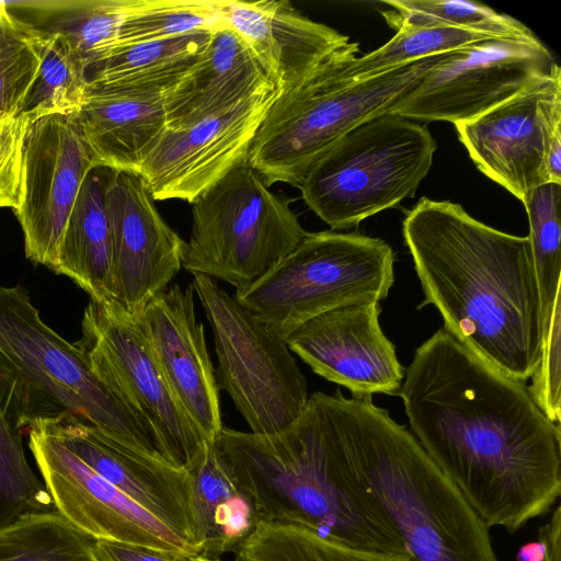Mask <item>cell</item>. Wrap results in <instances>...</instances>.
<instances>
[{
	"label": "cell",
	"instance_id": "obj_40",
	"mask_svg": "<svg viewBox=\"0 0 561 561\" xmlns=\"http://www.w3.org/2000/svg\"><path fill=\"white\" fill-rule=\"evenodd\" d=\"M538 535L545 541V553L540 561H561V507L558 505L551 518L540 527Z\"/></svg>",
	"mask_w": 561,
	"mask_h": 561
},
{
	"label": "cell",
	"instance_id": "obj_30",
	"mask_svg": "<svg viewBox=\"0 0 561 561\" xmlns=\"http://www.w3.org/2000/svg\"><path fill=\"white\" fill-rule=\"evenodd\" d=\"M93 542L54 510L0 529V561H100Z\"/></svg>",
	"mask_w": 561,
	"mask_h": 561
},
{
	"label": "cell",
	"instance_id": "obj_26",
	"mask_svg": "<svg viewBox=\"0 0 561 561\" xmlns=\"http://www.w3.org/2000/svg\"><path fill=\"white\" fill-rule=\"evenodd\" d=\"M211 33L199 31L107 51L87 65L88 89L163 92L195 62Z\"/></svg>",
	"mask_w": 561,
	"mask_h": 561
},
{
	"label": "cell",
	"instance_id": "obj_2",
	"mask_svg": "<svg viewBox=\"0 0 561 561\" xmlns=\"http://www.w3.org/2000/svg\"><path fill=\"white\" fill-rule=\"evenodd\" d=\"M403 238L424 291L460 344L507 377L535 373L545 331L528 236L471 217L460 204L422 197Z\"/></svg>",
	"mask_w": 561,
	"mask_h": 561
},
{
	"label": "cell",
	"instance_id": "obj_8",
	"mask_svg": "<svg viewBox=\"0 0 561 561\" xmlns=\"http://www.w3.org/2000/svg\"><path fill=\"white\" fill-rule=\"evenodd\" d=\"M394 282V254L381 239L356 232H307L270 272L234 298L286 339L332 309L380 302Z\"/></svg>",
	"mask_w": 561,
	"mask_h": 561
},
{
	"label": "cell",
	"instance_id": "obj_33",
	"mask_svg": "<svg viewBox=\"0 0 561 561\" xmlns=\"http://www.w3.org/2000/svg\"><path fill=\"white\" fill-rule=\"evenodd\" d=\"M45 37V30L0 2V122L20 114L41 67Z\"/></svg>",
	"mask_w": 561,
	"mask_h": 561
},
{
	"label": "cell",
	"instance_id": "obj_23",
	"mask_svg": "<svg viewBox=\"0 0 561 561\" xmlns=\"http://www.w3.org/2000/svg\"><path fill=\"white\" fill-rule=\"evenodd\" d=\"M78 124L93 168L139 174L167 127L162 92L88 89Z\"/></svg>",
	"mask_w": 561,
	"mask_h": 561
},
{
	"label": "cell",
	"instance_id": "obj_11",
	"mask_svg": "<svg viewBox=\"0 0 561 561\" xmlns=\"http://www.w3.org/2000/svg\"><path fill=\"white\" fill-rule=\"evenodd\" d=\"M80 348L94 374L147 425L162 458L187 470L208 443L173 397L137 319L90 299Z\"/></svg>",
	"mask_w": 561,
	"mask_h": 561
},
{
	"label": "cell",
	"instance_id": "obj_10",
	"mask_svg": "<svg viewBox=\"0 0 561 561\" xmlns=\"http://www.w3.org/2000/svg\"><path fill=\"white\" fill-rule=\"evenodd\" d=\"M192 285L211 328L218 389L229 394L251 433L287 428L304 412L309 394L285 340L215 279L193 274Z\"/></svg>",
	"mask_w": 561,
	"mask_h": 561
},
{
	"label": "cell",
	"instance_id": "obj_25",
	"mask_svg": "<svg viewBox=\"0 0 561 561\" xmlns=\"http://www.w3.org/2000/svg\"><path fill=\"white\" fill-rule=\"evenodd\" d=\"M186 471L191 477L198 554L219 559L234 551L259 523L253 501L215 443L206 445Z\"/></svg>",
	"mask_w": 561,
	"mask_h": 561
},
{
	"label": "cell",
	"instance_id": "obj_17",
	"mask_svg": "<svg viewBox=\"0 0 561 561\" xmlns=\"http://www.w3.org/2000/svg\"><path fill=\"white\" fill-rule=\"evenodd\" d=\"M105 204L114 301L138 317L183 268L186 242L162 219L138 174L110 170Z\"/></svg>",
	"mask_w": 561,
	"mask_h": 561
},
{
	"label": "cell",
	"instance_id": "obj_16",
	"mask_svg": "<svg viewBox=\"0 0 561 561\" xmlns=\"http://www.w3.org/2000/svg\"><path fill=\"white\" fill-rule=\"evenodd\" d=\"M92 169L78 114L50 115L28 124L21 201L13 211L23 232L25 256L34 264L54 272L68 217Z\"/></svg>",
	"mask_w": 561,
	"mask_h": 561
},
{
	"label": "cell",
	"instance_id": "obj_31",
	"mask_svg": "<svg viewBox=\"0 0 561 561\" xmlns=\"http://www.w3.org/2000/svg\"><path fill=\"white\" fill-rule=\"evenodd\" d=\"M391 9L381 12L394 30L401 26H449L494 37L533 38L534 32L517 19L476 1L385 0Z\"/></svg>",
	"mask_w": 561,
	"mask_h": 561
},
{
	"label": "cell",
	"instance_id": "obj_32",
	"mask_svg": "<svg viewBox=\"0 0 561 561\" xmlns=\"http://www.w3.org/2000/svg\"><path fill=\"white\" fill-rule=\"evenodd\" d=\"M381 47L353 56L341 68L344 79L358 81L426 57L455 51L493 38L485 33L449 26H401Z\"/></svg>",
	"mask_w": 561,
	"mask_h": 561
},
{
	"label": "cell",
	"instance_id": "obj_41",
	"mask_svg": "<svg viewBox=\"0 0 561 561\" xmlns=\"http://www.w3.org/2000/svg\"><path fill=\"white\" fill-rule=\"evenodd\" d=\"M545 541L540 535L534 542H529L520 548L517 553L518 561H540L545 553Z\"/></svg>",
	"mask_w": 561,
	"mask_h": 561
},
{
	"label": "cell",
	"instance_id": "obj_36",
	"mask_svg": "<svg viewBox=\"0 0 561 561\" xmlns=\"http://www.w3.org/2000/svg\"><path fill=\"white\" fill-rule=\"evenodd\" d=\"M126 7L127 0L76 2L47 30L65 35L81 54L87 67L112 47Z\"/></svg>",
	"mask_w": 561,
	"mask_h": 561
},
{
	"label": "cell",
	"instance_id": "obj_6",
	"mask_svg": "<svg viewBox=\"0 0 561 561\" xmlns=\"http://www.w3.org/2000/svg\"><path fill=\"white\" fill-rule=\"evenodd\" d=\"M358 51V44L351 42L302 80L282 90L270 106L247 154L248 163L268 187L277 182L298 187L340 138L364 122L389 113L448 54L358 81L342 78V66Z\"/></svg>",
	"mask_w": 561,
	"mask_h": 561
},
{
	"label": "cell",
	"instance_id": "obj_28",
	"mask_svg": "<svg viewBox=\"0 0 561 561\" xmlns=\"http://www.w3.org/2000/svg\"><path fill=\"white\" fill-rule=\"evenodd\" d=\"M234 561H415L411 556L351 548L296 525L259 522Z\"/></svg>",
	"mask_w": 561,
	"mask_h": 561
},
{
	"label": "cell",
	"instance_id": "obj_35",
	"mask_svg": "<svg viewBox=\"0 0 561 561\" xmlns=\"http://www.w3.org/2000/svg\"><path fill=\"white\" fill-rule=\"evenodd\" d=\"M54 510L43 480L26 459L22 432L10 424L0 408V529Z\"/></svg>",
	"mask_w": 561,
	"mask_h": 561
},
{
	"label": "cell",
	"instance_id": "obj_21",
	"mask_svg": "<svg viewBox=\"0 0 561 561\" xmlns=\"http://www.w3.org/2000/svg\"><path fill=\"white\" fill-rule=\"evenodd\" d=\"M224 24L238 33L274 83L285 90L350 45V37L300 14L287 0H220Z\"/></svg>",
	"mask_w": 561,
	"mask_h": 561
},
{
	"label": "cell",
	"instance_id": "obj_39",
	"mask_svg": "<svg viewBox=\"0 0 561 561\" xmlns=\"http://www.w3.org/2000/svg\"><path fill=\"white\" fill-rule=\"evenodd\" d=\"M93 549L100 561H183L188 557L105 540H94Z\"/></svg>",
	"mask_w": 561,
	"mask_h": 561
},
{
	"label": "cell",
	"instance_id": "obj_19",
	"mask_svg": "<svg viewBox=\"0 0 561 561\" xmlns=\"http://www.w3.org/2000/svg\"><path fill=\"white\" fill-rule=\"evenodd\" d=\"M192 283L169 286L137 317L161 373L180 407L208 444L219 437V389L197 320Z\"/></svg>",
	"mask_w": 561,
	"mask_h": 561
},
{
	"label": "cell",
	"instance_id": "obj_13",
	"mask_svg": "<svg viewBox=\"0 0 561 561\" xmlns=\"http://www.w3.org/2000/svg\"><path fill=\"white\" fill-rule=\"evenodd\" d=\"M28 447L55 508L93 540L198 554L181 536L102 478L43 421L31 425Z\"/></svg>",
	"mask_w": 561,
	"mask_h": 561
},
{
	"label": "cell",
	"instance_id": "obj_3",
	"mask_svg": "<svg viewBox=\"0 0 561 561\" xmlns=\"http://www.w3.org/2000/svg\"><path fill=\"white\" fill-rule=\"evenodd\" d=\"M215 446L252 499L259 522L300 526L355 549L410 556L343 469L331 394L313 392L301 415L275 434L224 426Z\"/></svg>",
	"mask_w": 561,
	"mask_h": 561
},
{
	"label": "cell",
	"instance_id": "obj_22",
	"mask_svg": "<svg viewBox=\"0 0 561 561\" xmlns=\"http://www.w3.org/2000/svg\"><path fill=\"white\" fill-rule=\"evenodd\" d=\"M270 84L275 83L251 47L224 24L213 31L187 71L162 92L167 126L222 111Z\"/></svg>",
	"mask_w": 561,
	"mask_h": 561
},
{
	"label": "cell",
	"instance_id": "obj_18",
	"mask_svg": "<svg viewBox=\"0 0 561 561\" xmlns=\"http://www.w3.org/2000/svg\"><path fill=\"white\" fill-rule=\"evenodd\" d=\"M380 312L377 301L339 307L306 321L285 342L317 375L353 397L394 394L404 368L381 330Z\"/></svg>",
	"mask_w": 561,
	"mask_h": 561
},
{
	"label": "cell",
	"instance_id": "obj_38",
	"mask_svg": "<svg viewBox=\"0 0 561 561\" xmlns=\"http://www.w3.org/2000/svg\"><path fill=\"white\" fill-rule=\"evenodd\" d=\"M28 121L22 116L0 122V208H18L22 194L23 145Z\"/></svg>",
	"mask_w": 561,
	"mask_h": 561
},
{
	"label": "cell",
	"instance_id": "obj_27",
	"mask_svg": "<svg viewBox=\"0 0 561 561\" xmlns=\"http://www.w3.org/2000/svg\"><path fill=\"white\" fill-rule=\"evenodd\" d=\"M46 31L37 77L21 112L28 123L50 115L78 114L85 101V62L61 33Z\"/></svg>",
	"mask_w": 561,
	"mask_h": 561
},
{
	"label": "cell",
	"instance_id": "obj_4",
	"mask_svg": "<svg viewBox=\"0 0 561 561\" xmlns=\"http://www.w3.org/2000/svg\"><path fill=\"white\" fill-rule=\"evenodd\" d=\"M331 403L343 469L415 561H499L489 528L405 427L370 398L337 390Z\"/></svg>",
	"mask_w": 561,
	"mask_h": 561
},
{
	"label": "cell",
	"instance_id": "obj_34",
	"mask_svg": "<svg viewBox=\"0 0 561 561\" xmlns=\"http://www.w3.org/2000/svg\"><path fill=\"white\" fill-rule=\"evenodd\" d=\"M561 184L543 183L522 201L529 220V241L541 301L545 335L561 286ZM546 337V336H545Z\"/></svg>",
	"mask_w": 561,
	"mask_h": 561
},
{
	"label": "cell",
	"instance_id": "obj_14",
	"mask_svg": "<svg viewBox=\"0 0 561 561\" xmlns=\"http://www.w3.org/2000/svg\"><path fill=\"white\" fill-rule=\"evenodd\" d=\"M279 92L276 84H270L222 111L167 126L138 174L153 201L192 204L244 160Z\"/></svg>",
	"mask_w": 561,
	"mask_h": 561
},
{
	"label": "cell",
	"instance_id": "obj_37",
	"mask_svg": "<svg viewBox=\"0 0 561 561\" xmlns=\"http://www.w3.org/2000/svg\"><path fill=\"white\" fill-rule=\"evenodd\" d=\"M528 391L542 413L560 425L561 417V293L557 291L539 364Z\"/></svg>",
	"mask_w": 561,
	"mask_h": 561
},
{
	"label": "cell",
	"instance_id": "obj_9",
	"mask_svg": "<svg viewBox=\"0 0 561 561\" xmlns=\"http://www.w3.org/2000/svg\"><path fill=\"white\" fill-rule=\"evenodd\" d=\"M306 234L289 203L270 191L245 158L192 203L183 268L241 289Z\"/></svg>",
	"mask_w": 561,
	"mask_h": 561
},
{
	"label": "cell",
	"instance_id": "obj_1",
	"mask_svg": "<svg viewBox=\"0 0 561 561\" xmlns=\"http://www.w3.org/2000/svg\"><path fill=\"white\" fill-rule=\"evenodd\" d=\"M397 394L416 440L485 526L513 534L561 494V432L524 382L446 329L414 353Z\"/></svg>",
	"mask_w": 561,
	"mask_h": 561
},
{
	"label": "cell",
	"instance_id": "obj_12",
	"mask_svg": "<svg viewBox=\"0 0 561 561\" xmlns=\"http://www.w3.org/2000/svg\"><path fill=\"white\" fill-rule=\"evenodd\" d=\"M554 62L537 36L472 43L448 53L389 114L421 122H466L512 98Z\"/></svg>",
	"mask_w": 561,
	"mask_h": 561
},
{
	"label": "cell",
	"instance_id": "obj_29",
	"mask_svg": "<svg viewBox=\"0 0 561 561\" xmlns=\"http://www.w3.org/2000/svg\"><path fill=\"white\" fill-rule=\"evenodd\" d=\"M219 2L220 0H127L123 22L107 51L199 31H214L224 25Z\"/></svg>",
	"mask_w": 561,
	"mask_h": 561
},
{
	"label": "cell",
	"instance_id": "obj_5",
	"mask_svg": "<svg viewBox=\"0 0 561 561\" xmlns=\"http://www.w3.org/2000/svg\"><path fill=\"white\" fill-rule=\"evenodd\" d=\"M0 408L21 432L36 421L70 415L164 460L142 420L94 374L75 343L44 322L21 285L0 286Z\"/></svg>",
	"mask_w": 561,
	"mask_h": 561
},
{
	"label": "cell",
	"instance_id": "obj_42",
	"mask_svg": "<svg viewBox=\"0 0 561 561\" xmlns=\"http://www.w3.org/2000/svg\"><path fill=\"white\" fill-rule=\"evenodd\" d=\"M183 561H219V559H210L202 554H194L186 557Z\"/></svg>",
	"mask_w": 561,
	"mask_h": 561
},
{
	"label": "cell",
	"instance_id": "obj_24",
	"mask_svg": "<svg viewBox=\"0 0 561 561\" xmlns=\"http://www.w3.org/2000/svg\"><path fill=\"white\" fill-rule=\"evenodd\" d=\"M110 170L93 168L87 175L68 217L54 270L101 304L114 301L111 227L105 204Z\"/></svg>",
	"mask_w": 561,
	"mask_h": 561
},
{
	"label": "cell",
	"instance_id": "obj_7",
	"mask_svg": "<svg viewBox=\"0 0 561 561\" xmlns=\"http://www.w3.org/2000/svg\"><path fill=\"white\" fill-rule=\"evenodd\" d=\"M436 149L426 125L387 113L340 138L298 188L322 221L348 229L413 197Z\"/></svg>",
	"mask_w": 561,
	"mask_h": 561
},
{
	"label": "cell",
	"instance_id": "obj_15",
	"mask_svg": "<svg viewBox=\"0 0 561 561\" xmlns=\"http://www.w3.org/2000/svg\"><path fill=\"white\" fill-rule=\"evenodd\" d=\"M476 167L520 202L546 182L545 158L561 129V69L554 62L512 98L455 124Z\"/></svg>",
	"mask_w": 561,
	"mask_h": 561
},
{
	"label": "cell",
	"instance_id": "obj_20",
	"mask_svg": "<svg viewBox=\"0 0 561 561\" xmlns=\"http://www.w3.org/2000/svg\"><path fill=\"white\" fill-rule=\"evenodd\" d=\"M92 470L186 540L198 553L188 472L62 415L39 420Z\"/></svg>",
	"mask_w": 561,
	"mask_h": 561
}]
</instances>
